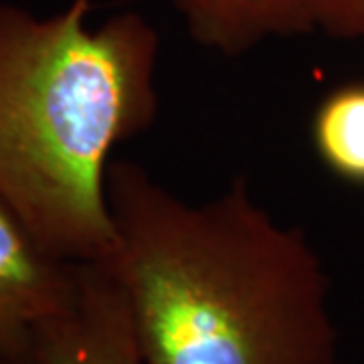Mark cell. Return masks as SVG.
<instances>
[{
  "label": "cell",
  "instance_id": "cell-6",
  "mask_svg": "<svg viewBox=\"0 0 364 364\" xmlns=\"http://www.w3.org/2000/svg\"><path fill=\"white\" fill-rule=\"evenodd\" d=\"M310 138L328 172L364 186V81L328 91L314 109Z\"/></svg>",
  "mask_w": 364,
  "mask_h": 364
},
{
  "label": "cell",
  "instance_id": "cell-2",
  "mask_svg": "<svg viewBox=\"0 0 364 364\" xmlns=\"http://www.w3.org/2000/svg\"><path fill=\"white\" fill-rule=\"evenodd\" d=\"M90 9L41 16L0 2V203L73 263L112 255V152L158 116L154 25L126 11L90 26Z\"/></svg>",
  "mask_w": 364,
  "mask_h": 364
},
{
  "label": "cell",
  "instance_id": "cell-1",
  "mask_svg": "<svg viewBox=\"0 0 364 364\" xmlns=\"http://www.w3.org/2000/svg\"><path fill=\"white\" fill-rule=\"evenodd\" d=\"M105 261L148 364H338L330 279L304 229L279 223L237 176L191 203L114 160Z\"/></svg>",
  "mask_w": 364,
  "mask_h": 364
},
{
  "label": "cell",
  "instance_id": "cell-7",
  "mask_svg": "<svg viewBox=\"0 0 364 364\" xmlns=\"http://www.w3.org/2000/svg\"><path fill=\"white\" fill-rule=\"evenodd\" d=\"M316 31L364 47V0H310Z\"/></svg>",
  "mask_w": 364,
  "mask_h": 364
},
{
  "label": "cell",
  "instance_id": "cell-3",
  "mask_svg": "<svg viewBox=\"0 0 364 364\" xmlns=\"http://www.w3.org/2000/svg\"><path fill=\"white\" fill-rule=\"evenodd\" d=\"M9 364H148L116 279L100 263H79L75 299L43 320Z\"/></svg>",
  "mask_w": 364,
  "mask_h": 364
},
{
  "label": "cell",
  "instance_id": "cell-5",
  "mask_svg": "<svg viewBox=\"0 0 364 364\" xmlns=\"http://www.w3.org/2000/svg\"><path fill=\"white\" fill-rule=\"evenodd\" d=\"M191 39L223 57H239L261 43L314 33L310 0H166Z\"/></svg>",
  "mask_w": 364,
  "mask_h": 364
},
{
  "label": "cell",
  "instance_id": "cell-4",
  "mask_svg": "<svg viewBox=\"0 0 364 364\" xmlns=\"http://www.w3.org/2000/svg\"><path fill=\"white\" fill-rule=\"evenodd\" d=\"M79 263L49 253L0 203V364L23 350L43 320L75 299Z\"/></svg>",
  "mask_w": 364,
  "mask_h": 364
}]
</instances>
